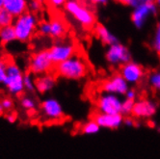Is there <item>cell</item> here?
<instances>
[{
    "instance_id": "f546056e",
    "label": "cell",
    "mask_w": 160,
    "mask_h": 159,
    "mask_svg": "<svg viewBox=\"0 0 160 159\" xmlns=\"http://www.w3.org/2000/svg\"><path fill=\"white\" fill-rule=\"evenodd\" d=\"M0 103H1V105L3 106L4 110L8 111V112H10L14 107V101H13L12 98H10V97L3 98L1 101H0Z\"/></svg>"
},
{
    "instance_id": "ffe728a7",
    "label": "cell",
    "mask_w": 160,
    "mask_h": 159,
    "mask_svg": "<svg viewBox=\"0 0 160 159\" xmlns=\"http://www.w3.org/2000/svg\"><path fill=\"white\" fill-rule=\"evenodd\" d=\"M100 129L101 128L98 124L94 120H91L82 124L81 127H80V132L84 135H94L98 133Z\"/></svg>"
},
{
    "instance_id": "cb8c5ba5",
    "label": "cell",
    "mask_w": 160,
    "mask_h": 159,
    "mask_svg": "<svg viewBox=\"0 0 160 159\" xmlns=\"http://www.w3.org/2000/svg\"><path fill=\"white\" fill-rule=\"evenodd\" d=\"M20 105L21 107L27 110V111H32L37 107V103H36V100L29 97H23L20 99Z\"/></svg>"
},
{
    "instance_id": "836d02e7",
    "label": "cell",
    "mask_w": 160,
    "mask_h": 159,
    "mask_svg": "<svg viewBox=\"0 0 160 159\" xmlns=\"http://www.w3.org/2000/svg\"><path fill=\"white\" fill-rule=\"evenodd\" d=\"M121 2H122L123 4L128 5L131 8H135L136 6H138L139 3V0H120Z\"/></svg>"
},
{
    "instance_id": "277c9868",
    "label": "cell",
    "mask_w": 160,
    "mask_h": 159,
    "mask_svg": "<svg viewBox=\"0 0 160 159\" xmlns=\"http://www.w3.org/2000/svg\"><path fill=\"white\" fill-rule=\"evenodd\" d=\"M65 10L85 28L93 27L96 23V16L94 13L77 0H68L65 4Z\"/></svg>"
},
{
    "instance_id": "5bb4252c",
    "label": "cell",
    "mask_w": 160,
    "mask_h": 159,
    "mask_svg": "<svg viewBox=\"0 0 160 159\" xmlns=\"http://www.w3.org/2000/svg\"><path fill=\"white\" fill-rule=\"evenodd\" d=\"M157 111V106L153 101L148 99L135 100L132 115L137 119H151Z\"/></svg>"
},
{
    "instance_id": "9a60e30c",
    "label": "cell",
    "mask_w": 160,
    "mask_h": 159,
    "mask_svg": "<svg viewBox=\"0 0 160 159\" xmlns=\"http://www.w3.org/2000/svg\"><path fill=\"white\" fill-rule=\"evenodd\" d=\"M3 9L12 15L15 18L27 12V0H4Z\"/></svg>"
},
{
    "instance_id": "4dcf8cb0",
    "label": "cell",
    "mask_w": 160,
    "mask_h": 159,
    "mask_svg": "<svg viewBox=\"0 0 160 159\" xmlns=\"http://www.w3.org/2000/svg\"><path fill=\"white\" fill-rule=\"evenodd\" d=\"M47 1L53 8H59V7L65 6L67 2L66 0H47Z\"/></svg>"
},
{
    "instance_id": "6da1fadb",
    "label": "cell",
    "mask_w": 160,
    "mask_h": 159,
    "mask_svg": "<svg viewBox=\"0 0 160 159\" xmlns=\"http://www.w3.org/2000/svg\"><path fill=\"white\" fill-rule=\"evenodd\" d=\"M55 73L67 80H80L84 78L89 72L85 59L80 55H73L61 64L54 67Z\"/></svg>"
},
{
    "instance_id": "5b68a950",
    "label": "cell",
    "mask_w": 160,
    "mask_h": 159,
    "mask_svg": "<svg viewBox=\"0 0 160 159\" xmlns=\"http://www.w3.org/2000/svg\"><path fill=\"white\" fill-rule=\"evenodd\" d=\"M49 57L54 65L57 66L62 62L70 59L76 54V45L71 40H58L52 47L48 49Z\"/></svg>"
},
{
    "instance_id": "ab89813d",
    "label": "cell",
    "mask_w": 160,
    "mask_h": 159,
    "mask_svg": "<svg viewBox=\"0 0 160 159\" xmlns=\"http://www.w3.org/2000/svg\"><path fill=\"white\" fill-rule=\"evenodd\" d=\"M155 4H156V6L157 7H160V0H155Z\"/></svg>"
},
{
    "instance_id": "7c38bea8",
    "label": "cell",
    "mask_w": 160,
    "mask_h": 159,
    "mask_svg": "<svg viewBox=\"0 0 160 159\" xmlns=\"http://www.w3.org/2000/svg\"><path fill=\"white\" fill-rule=\"evenodd\" d=\"M102 92L105 94H112L116 96H124L129 90V84L121 76V74H115L105 80L101 85Z\"/></svg>"
},
{
    "instance_id": "d590c367",
    "label": "cell",
    "mask_w": 160,
    "mask_h": 159,
    "mask_svg": "<svg viewBox=\"0 0 160 159\" xmlns=\"http://www.w3.org/2000/svg\"><path fill=\"white\" fill-rule=\"evenodd\" d=\"M91 2L94 3V4H98V5H105L108 0H90Z\"/></svg>"
},
{
    "instance_id": "f35d334b",
    "label": "cell",
    "mask_w": 160,
    "mask_h": 159,
    "mask_svg": "<svg viewBox=\"0 0 160 159\" xmlns=\"http://www.w3.org/2000/svg\"><path fill=\"white\" fill-rule=\"evenodd\" d=\"M3 4H4V0H0V10L3 9Z\"/></svg>"
},
{
    "instance_id": "d6a6232c",
    "label": "cell",
    "mask_w": 160,
    "mask_h": 159,
    "mask_svg": "<svg viewBox=\"0 0 160 159\" xmlns=\"http://www.w3.org/2000/svg\"><path fill=\"white\" fill-rule=\"evenodd\" d=\"M136 97H137V92L135 90L133 89H130L128 91L127 93H125L124 95V98H127V99H129V100H136Z\"/></svg>"
},
{
    "instance_id": "60d3db41",
    "label": "cell",
    "mask_w": 160,
    "mask_h": 159,
    "mask_svg": "<svg viewBox=\"0 0 160 159\" xmlns=\"http://www.w3.org/2000/svg\"><path fill=\"white\" fill-rule=\"evenodd\" d=\"M159 131H160V127H159Z\"/></svg>"
},
{
    "instance_id": "83f0119b",
    "label": "cell",
    "mask_w": 160,
    "mask_h": 159,
    "mask_svg": "<svg viewBox=\"0 0 160 159\" xmlns=\"http://www.w3.org/2000/svg\"><path fill=\"white\" fill-rule=\"evenodd\" d=\"M28 8L30 9V12L34 14L39 12L42 9V0H30V2H28Z\"/></svg>"
},
{
    "instance_id": "8d00e7d4",
    "label": "cell",
    "mask_w": 160,
    "mask_h": 159,
    "mask_svg": "<svg viewBox=\"0 0 160 159\" xmlns=\"http://www.w3.org/2000/svg\"><path fill=\"white\" fill-rule=\"evenodd\" d=\"M155 0H139L140 4H150V3H155Z\"/></svg>"
},
{
    "instance_id": "30bf717a",
    "label": "cell",
    "mask_w": 160,
    "mask_h": 159,
    "mask_svg": "<svg viewBox=\"0 0 160 159\" xmlns=\"http://www.w3.org/2000/svg\"><path fill=\"white\" fill-rule=\"evenodd\" d=\"M41 111L44 119L55 122L64 118V108L56 98L49 97L44 99L41 103Z\"/></svg>"
},
{
    "instance_id": "4316f807",
    "label": "cell",
    "mask_w": 160,
    "mask_h": 159,
    "mask_svg": "<svg viewBox=\"0 0 160 159\" xmlns=\"http://www.w3.org/2000/svg\"><path fill=\"white\" fill-rule=\"evenodd\" d=\"M38 31L42 36H50V22L49 21H42L38 24Z\"/></svg>"
},
{
    "instance_id": "4fadbf2b",
    "label": "cell",
    "mask_w": 160,
    "mask_h": 159,
    "mask_svg": "<svg viewBox=\"0 0 160 159\" xmlns=\"http://www.w3.org/2000/svg\"><path fill=\"white\" fill-rule=\"evenodd\" d=\"M100 128L106 129H118L123 124V116L122 114H103L97 113L93 119Z\"/></svg>"
},
{
    "instance_id": "44dd1931",
    "label": "cell",
    "mask_w": 160,
    "mask_h": 159,
    "mask_svg": "<svg viewBox=\"0 0 160 159\" xmlns=\"http://www.w3.org/2000/svg\"><path fill=\"white\" fill-rule=\"evenodd\" d=\"M15 17L5 9L0 10V26L13 25Z\"/></svg>"
},
{
    "instance_id": "484cf974",
    "label": "cell",
    "mask_w": 160,
    "mask_h": 159,
    "mask_svg": "<svg viewBox=\"0 0 160 159\" xmlns=\"http://www.w3.org/2000/svg\"><path fill=\"white\" fill-rule=\"evenodd\" d=\"M152 48L160 56V21L157 23L152 40Z\"/></svg>"
},
{
    "instance_id": "9c48e42d",
    "label": "cell",
    "mask_w": 160,
    "mask_h": 159,
    "mask_svg": "<svg viewBox=\"0 0 160 159\" xmlns=\"http://www.w3.org/2000/svg\"><path fill=\"white\" fill-rule=\"evenodd\" d=\"M157 9L158 7L155 3L139 4L133 8L131 13V21L133 25L137 29H142L146 25L148 19L157 13Z\"/></svg>"
},
{
    "instance_id": "8992f818",
    "label": "cell",
    "mask_w": 160,
    "mask_h": 159,
    "mask_svg": "<svg viewBox=\"0 0 160 159\" xmlns=\"http://www.w3.org/2000/svg\"><path fill=\"white\" fill-rule=\"evenodd\" d=\"M54 69V65L49 57L48 50H40L34 53L29 60L28 70L31 74L43 75L49 73Z\"/></svg>"
},
{
    "instance_id": "3957f363",
    "label": "cell",
    "mask_w": 160,
    "mask_h": 159,
    "mask_svg": "<svg viewBox=\"0 0 160 159\" xmlns=\"http://www.w3.org/2000/svg\"><path fill=\"white\" fill-rule=\"evenodd\" d=\"M24 73L19 66L14 61H8L6 67V77L3 85L8 92L13 96H20L24 91Z\"/></svg>"
},
{
    "instance_id": "8fae6325",
    "label": "cell",
    "mask_w": 160,
    "mask_h": 159,
    "mask_svg": "<svg viewBox=\"0 0 160 159\" xmlns=\"http://www.w3.org/2000/svg\"><path fill=\"white\" fill-rule=\"evenodd\" d=\"M120 74L129 85H134L143 79L145 71L140 64L130 61L120 67Z\"/></svg>"
},
{
    "instance_id": "d4e9b609",
    "label": "cell",
    "mask_w": 160,
    "mask_h": 159,
    "mask_svg": "<svg viewBox=\"0 0 160 159\" xmlns=\"http://www.w3.org/2000/svg\"><path fill=\"white\" fill-rule=\"evenodd\" d=\"M148 83L152 89L160 92V71L153 72L148 77Z\"/></svg>"
},
{
    "instance_id": "603a6c76",
    "label": "cell",
    "mask_w": 160,
    "mask_h": 159,
    "mask_svg": "<svg viewBox=\"0 0 160 159\" xmlns=\"http://www.w3.org/2000/svg\"><path fill=\"white\" fill-rule=\"evenodd\" d=\"M134 102H135L134 100H129V99H127V98L122 99V110H121V114L122 116H128V115L132 114Z\"/></svg>"
},
{
    "instance_id": "d6986e66",
    "label": "cell",
    "mask_w": 160,
    "mask_h": 159,
    "mask_svg": "<svg viewBox=\"0 0 160 159\" xmlns=\"http://www.w3.org/2000/svg\"><path fill=\"white\" fill-rule=\"evenodd\" d=\"M17 41L16 32L13 25L0 27V42L3 44H9Z\"/></svg>"
},
{
    "instance_id": "f1b7e54d",
    "label": "cell",
    "mask_w": 160,
    "mask_h": 159,
    "mask_svg": "<svg viewBox=\"0 0 160 159\" xmlns=\"http://www.w3.org/2000/svg\"><path fill=\"white\" fill-rule=\"evenodd\" d=\"M7 62L4 59H0V84L4 83L5 77H6V67H7Z\"/></svg>"
},
{
    "instance_id": "b9f144b4",
    "label": "cell",
    "mask_w": 160,
    "mask_h": 159,
    "mask_svg": "<svg viewBox=\"0 0 160 159\" xmlns=\"http://www.w3.org/2000/svg\"><path fill=\"white\" fill-rule=\"evenodd\" d=\"M0 27H1V26H0Z\"/></svg>"
},
{
    "instance_id": "2e32d148",
    "label": "cell",
    "mask_w": 160,
    "mask_h": 159,
    "mask_svg": "<svg viewBox=\"0 0 160 159\" xmlns=\"http://www.w3.org/2000/svg\"><path fill=\"white\" fill-rule=\"evenodd\" d=\"M56 85V78L53 74L48 73L35 79V88L39 94L44 95L49 93Z\"/></svg>"
},
{
    "instance_id": "52a82bcc",
    "label": "cell",
    "mask_w": 160,
    "mask_h": 159,
    "mask_svg": "<svg viewBox=\"0 0 160 159\" xmlns=\"http://www.w3.org/2000/svg\"><path fill=\"white\" fill-rule=\"evenodd\" d=\"M105 59L111 66L122 67L131 61V53L124 44L119 42L108 47L105 52Z\"/></svg>"
},
{
    "instance_id": "74e56055",
    "label": "cell",
    "mask_w": 160,
    "mask_h": 159,
    "mask_svg": "<svg viewBox=\"0 0 160 159\" xmlns=\"http://www.w3.org/2000/svg\"><path fill=\"white\" fill-rule=\"evenodd\" d=\"M5 113V110L3 108V106L1 105V103H0V116H3Z\"/></svg>"
},
{
    "instance_id": "ac0fdd59",
    "label": "cell",
    "mask_w": 160,
    "mask_h": 159,
    "mask_svg": "<svg viewBox=\"0 0 160 159\" xmlns=\"http://www.w3.org/2000/svg\"><path fill=\"white\" fill-rule=\"evenodd\" d=\"M95 32H96V35H97L98 39L103 44H106L108 47L119 42L118 38L104 25L98 24L96 26Z\"/></svg>"
},
{
    "instance_id": "ba28073f",
    "label": "cell",
    "mask_w": 160,
    "mask_h": 159,
    "mask_svg": "<svg viewBox=\"0 0 160 159\" xmlns=\"http://www.w3.org/2000/svg\"><path fill=\"white\" fill-rule=\"evenodd\" d=\"M122 99L119 96L112 94H101L96 102L99 113L103 114H121Z\"/></svg>"
},
{
    "instance_id": "1f68e13d",
    "label": "cell",
    "mask_w": 160,
    "mask_h": 159,
    "mask_svg": "<svg viewBox=\"0 0 160 159\" xmlns=\"http://www.w3.org/2000/svg\"><path fill=\"white\" fill-rule=\"evenodd\" d=\"M5 119L9 123H15L18 120V115L15 112H9L5 115Z\"/></svg>"
},
{
    "instance_id": "e575fe53",
    "label": "cell",
    "mask_w": 160,
    "mask_h": 159,
    "mask_svg": "<svg viewBox=\"0 0 160 159\" xmlns=\"http://www.w3.org/2000/svg\"><path fill=\"white\" fill-rule=\"evenodd\" d=\"M123 124H124V126H127V127H133L136 126V122L132 119L127 118V119L123 120Z\"/></svg>"
},
{
    "instance_id": "7a4b0ae2",
    "label": "cell",
    "mask_w": 160,
    "mask_h": 159,
    "mask_svg": "<svg viewBox=\"0 0 160 159\" xmlns=\"http://www.w3.org/2000/svg\"><path fill=\"white\" fill-rule=\"evenodd\" d=\"M38 18L32 12H26L15 18L13 27L16 32L17 41L20 42H29L38 27Z\"/></svg>"
},
{
    "instance_id": "e0dca14e",
    "label": "cell",
    "mask_w": 160,
    "mask_h": 159,
    "mask_svg": "<svg viewBox=\"0 0 160 159\" xmlns=\"http://www.w3.org/2000/svg\"><path fill=\"white\" fill-rule=\"evenodd\" d=\"M49 22H50V37L56 40H61L62 38H64L68 31L66 22L59 17H52Z\"/></svg>"
},
{
    "instance_id": "7402d4cb",
    "label": "cell",
    "mask_w": 160,
    "mask_h": 159,
    "mask_svg": "<svg viewBox=\"0 0 160 159\" xmlns=\"http://www.w3.org/2000/svg\"><path fill=\"white\" fill-rule=\"evenodd\" d=\"M23 86H24V90L27 91V92H29V93H33L34 91H36V88H35V79L33 78L31 73L24 74V77H23Z\"/></svg>"
}]
</instances>
